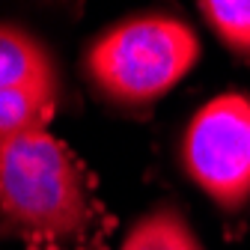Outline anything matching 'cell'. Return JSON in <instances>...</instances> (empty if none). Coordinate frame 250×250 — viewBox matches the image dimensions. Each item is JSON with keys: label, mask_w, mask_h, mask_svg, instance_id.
<instances>
[{"label": "cell", "mask_w": 250, "mask_h": 250, "mask_svg": "<svg viewBox=\"0 0 250 250\" xmlns=\"http://www.w3.org/2000/svg\"><path fill=\"white\" fill-rule=\"evenodd\" d=\"M200 36L182 15H128L92 39L83 75L96 96L113 107L140 110L164 99L200 62Z\"/></svg>", "instance_id": "7a4b0ae2"}, {"label": "cell", "mask_w": 250, "mask_h": 250, "mask_svg": "<svg viewBox=\"0 0 250 250\" xmlns=\"http://www.w3.org/2000/svg\"><path fill=\"white\" fill-rule=\"evenodd\" d=\"M182 173L221 208L250 203V96L221 92L194 110L179 140Z\"/></svg>", "instance_id": "3957f363"}, {"label": "cell", "mask_w": 250, "mask_h": 250, "mask_svg": "<svg viewBox=\"0 0 250 250\" xmlns=\"http://www.w3.org/2000/svg\"><path fill=\"white\" fill-rule=\"evenodd\" d=\"M96 197L75 152L45 128L0 143V227L30 250H66L96 227Z\"/></svg>", "instance_id": "6da1fadb"}, {"label": "cell", "mask_w": 250, "mask_h": 250, "mask_svg": "<svg viewBox=\"0 0 250 250\" xmlns=\"http://www.w3.org/2000/svg\"><path fill=\"white\" fill-rule=\"evenodd\" d=\"M57 104H60V86L24 83L0 89V143L45 128L48 119L57 113Z\"/></svg>", "instance_id": "8992f818"}, {"label": "cell", "mask_w": 250, "mask_h": 250, "mask_svg": "<svg viewBox=\"0 0 250 250\" xmlns=\"http://www.w3.org/2000/svg\"><path fill=\"white\" fill-rule=\"evenodd\" d=\"M122 250H206V244L179 206L161 203L128 227Z\"/></svg>", "instance_id": "5b68a950"}, {"label": "cell", "mask_w": 250, "mask_h": 250, "mask_svg": "<svg viewBox=\"0 0 250 250\" xmlns=\"http://www.w3.org/2000/svg\"><path fill=\"white\" fill-rule=\"evenodd\" d=\"M197 9L229 54L250 60V0H206Z\"/></svg>", "instance_id": "52a82bcc"}, {"label": "cell", "mask_w": 250, "mask_h": 250, "mask_svg": "<svg viewBox=\"0 0 250 250\" xmlns=\"http://www.w3.org/2000/svg\"><path fill=\"white\" fill-rule=\"evenodd\" d=\"M24 83L60 86V69L39 36L18 24L0 21V89Z\"/></svg>", "instance_id": "277c9868"}]
</instances>
